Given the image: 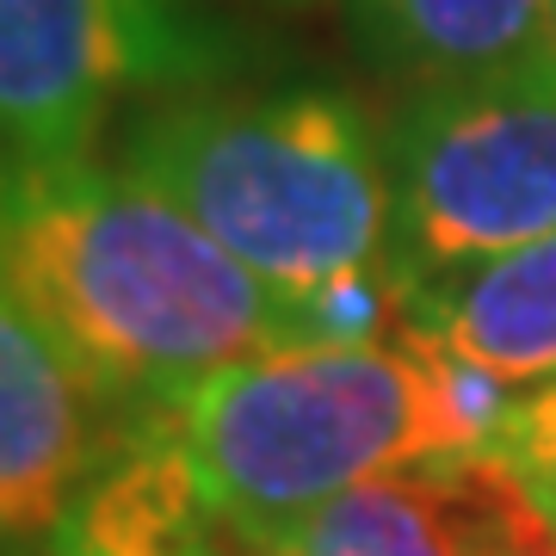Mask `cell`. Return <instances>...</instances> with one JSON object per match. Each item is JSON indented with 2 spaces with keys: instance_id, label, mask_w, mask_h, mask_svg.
I'll return each instance as SVG.
<instances>
[{
  "instance_id": "9a60e30c",
  "label": "cell",
  "mask_w": 556,
  "mask_h": 556,
  "mask_svg": "<svg viewBox=\"0 0 556 556\" xmlns=\"http://www.w3.org/2000/svg\"><path fill=\"white\" fill-rule=\"evenodd\" d=\"M551 38H556V0H551Z\"/></svg>"
},
{
  "instance_id": "8fae6325",
  "label": "cell",
  "mask_w": 556,
  "mask_h": 556,
  "mask_svg": "<svg viewBox=\"0 0 556 556\" xmlns=\"http://www.w3.org/2000/svg\"><path fill=\"white\" fill-rule=\"evenodd\" d=\"M285 309H291L298 346H378V340H396L408 321V273L396 260L353 266L316 291L285 298Z\"/></svg>"
},
{
  "instance_id": "6da1fadb",
  "label": "cell",
  "mask_w": 556,
  "mask_h": 556,
  "mask_svg": "<svg viewBox=\"0 0 556 556\" xmlns=\"http://www.w3.org/2000/svg\"><path fill=\"white\" fill-rule=\"evenodd\" d=\"M0 273L124 415L174 408L223 365L291 346L285 291L130 167L7 174Z\"/></svg>"
},
{
  "instance_id": "ba28073f",
  "label": "cell",
  "mask_w": 556,
  "mask_h": 556,
  "mask_svg": "<svg viewBox=\"0 0 556 556\" xmlns=\"http://www.w3.org/2000/svg\"><path fill=\"white\" fill-rule=\"evenodd\" d=\"M346 25L383 75L420 87L556 50L551 0H346Z\"/></svg>"
},
{
  "instance_id": "8992f818",
  "label": "cell",
  "mask_w": 556,
  "mask_h": 556,
  "mask_svg": "<svg viewBox=\"0 0 556 556\" xmlns=\"http://www.w3.org/2000/svg\"><path fill=\"white\" fill-rule=\"evenodd\" d=\"M142 415H124L80 371L0 273V556L68 526Z\"/></svg>"
},
{
  "instance_id": "52a82bcc",
  "label": "cell",
  "mask_w": 556,
  "mask_h": 556,
  "mask_svg": "<svg viewBox=\"0 0 556 556\" xmlns=\"http://www.w3.org/2000/svg\"><path fill=\"white\" fill-rule=\"evenodd\" d=\"M408 321L507 383H556V236L408 273Z\"/></svg>"
},
{
  "instance_id": "277c9868",
  "label": "cell",
  "mask_w": 556,
  "mask_h": 556,
  "mask_svg": "<svg viewBox=\"0 0 556 556\" xmlns=\"http://www.w3.org/2000/svg\"><path fill=\"white\" fill-rule=\"evenodd\" d=\"M383 149L402 273L556 236V50L415 87L390 112Z\"/></svg>"
},
{
  "instance_id": "4fadbf2b",
  "label": "cell",
  "mask_w": 556,
  "mask_h": 556,
  "mask_svg": "<svg viewBox=\"0 0 556 556\" xmlns=\"http://www.w3.org/2000/svg\"><path fill=\"white\" fill-rule=\"evenodd\" d=\"M25 556H100V551H93V544H80V538L68 532V526H56V532L43 538L38 551H25Z\"/></svg>"
},
{
  "instance_id": "7a4b0ae2",
  "label": "cell",
  "mask_w": 556,
  "mask_h": 556,
  "mask_svg": "<svg viewBox=\"0 0 556 556\" xmlns=\"http://www.w3.org/2000/svg\"><path fill=\"white\" fill-rule=\"evenodd\" d=\"M124 167L285 298L396 260L390 149L340 87L291 80L149 105L124 130Z\"/></svg>"
},
{
  "instance_id": "7c38bea8",
  "label": "cell",
  "mask_w": 556,
  "mask_h": 556,
  "mask_svg": "<svg viewBox=\"0 0 556 556\" xmlns=\"http://www.w3.org/2000/svg\"><path fill=\"white\" fill-rule=\"evenodd\" d=\"M501 452L514 457L519 470H526V477L556 501V383H544V390L519 408L514 433L501 439Z\"/></svg>"
},
{
  "instance_id": "30bf717a",
  "label": "cell",
  "mask_w": 556,
  "mask_h": 556,
  "mask_svg": "<svg viewBox=\"0 0 556 556\" xmlns=\"http://www.w3.org/2000/svg\"><path fill=\"white\" fill-rule=\"evenodd\" d=\"M457 526V556H556V501L507 452L433 457Z\"/></svg>"
},
{
  "instance_id": "5b68a950",
  "label": "cell",
  "mask_w": 556,
  "mask_h": 556,
  "mask_svg": "<svg viewBox=\"0 0 556 556\" xmlns=\"http://www.w3.org/2000/svg\"><path fill=\"white\" fill-rule=\"evenodd\" d=\"M229 43L186 0H0V167L93 161L124 93L204 87Z\"/></svg>"
},
{
  "instance_id": "5bb4252c",
  "label": "cell",
  "mask_w": 556,
  "mask_h": 556,
  "mask_svg": "<svg viewBox=\"0 0 556 556\" xmlns=\"http://www.w3.org/2000/svg\"><path fill=\"white\" fill-rule=\"evenodd\" d=\"M236 556H291V551H278V544H236Z\"/></svg>"
},
{
  "instance_id": "2e32d148",
  "label": "cell",
  "mask_w": 556,
  "mask_h": 556,
  "mask_svg": "<svg viewBox=\"0 0 556 556\" xmlns=\"http://www.w3.org/2000/svg\"><path fill=\"white\" fill-rule=\"evenodd\" d=\"M0 179H7V167H0Z\"/></svg>"
},
{
  "instance_id": "9c48e42d",
  "label": "cell",
  "mask_w": 556,
  "mask_h": 556,
  "mask_svg": "<svg viewBox=\"0 0 556 556\" xmlns=\"http://www.w3.org/2000/svg\"><path fill=\"white\" fill-rule=\"evenodd\" d=\"M278 551L291 556H457L452 501H445L433 457L334 495Z\"/></svg>"
},
{
  "instance_id": "3957f363",
  "label": "cell",
  "mask_w": 556,
  "mask_h": 556,
  "mask_svg": "<svg viewBox=\"0 0 556 556\" xmlns=\"http://www.w3.org/2000/svg\"><path fill=\"white\" fill-rule=\"evenodd\" d=\"M179 439L241 544H285L334 495L452 452L433 378L402 334L236 358L179 402Z\"/></svg>"
}]
</instances>
